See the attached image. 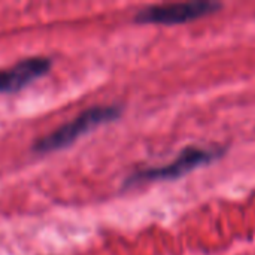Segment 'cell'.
<instances>
[{"label":"cell","instance_id":"6da1fadb","mask_svg":"<svg viewBox=\"0 0 255 255\" xmlns=\"http://www.w3.org/2000/svg\"><path fill=\"white\" fill-rule=\"evenodd\" d=\"M120 115L121 109L118 106H93L81 112L72 121L55 128L52 133L37 139L33 145V151L37 154H48L64 149L91 130L103 124L117 121Z\"/></svg>","mask_w":255,"mask_h":255},{"label":"cell","instance_id":"7a4b0ae2","mask_svg":"<svg viewBox=\"0 0 255 255\" xmlns=\"http://www.w3.org/2000/svg\"><path fill=\"white\" fill-rule=\"evenodd\" d=\"M223 152L221 148H200V146H188L181 154L170 161L169 164L158 166V167H151V169H143L136 172L128 178V184H136V182H146V181H167V179H176L193 169L206 164L217 158Z\"/></svg>","mask_w":255,"mask_h":255},{"label":"cell","instance_id":"3957f363","mask_svg":"<svg viewBox=\"0 0 255 255\" xmlns=\"http://www.w3.org/2000/svg\"><path fill=\"white\" fill-rule=\"evenodd\" d=\"M221 7L217 1H184L154 4L142 9L136 15V21L142 24H179L202 18L208 13H214Z\"/></svg>","mask_w":255,"mask_h":255},{"label":"cell","instance_id":"277c9868","mask_svg":"<svg viewBox=\"0 0 255 255\" xmlns=\"http://www.w3.org/2000/svg\"><path fill=\"white\" fill-rule=\"evenodd\" d=\"M52 61L46 57H30L9 69L0 70V93L13 94L40 79L51 70Z\"/></svg>","mask_w":255,"mask_h":255}]
</instances>
